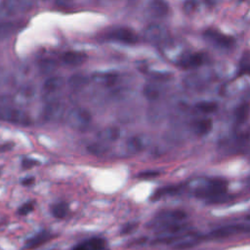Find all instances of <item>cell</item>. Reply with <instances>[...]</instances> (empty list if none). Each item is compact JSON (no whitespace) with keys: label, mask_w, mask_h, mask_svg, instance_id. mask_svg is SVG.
I'll return each mask as SVG.
<instances>
[{"label":"cell","mask_w":250,"mask_h":250,"mask_svg":"<svg viewBox=\"0 0 250 250\" xmlns=\"http://www.w3.org/2000/svg\"><path fill=\"white\" fill-rule=\"evenodd\" d=\"M203 63V56L201 54H189L183 57L180 61V65L186 69H192L200 66Z\"/></svg>","instance_id":"18"},{"label":"cell","mask_w":250,"mask_h":250,"mask_svg":"<svg viewBox=\"0 0 250 250\" xmlns=\"http://www.w3.org/2000/svg\"><path fill=\"white\" fill-rule=\"evenodd\" d=\"M137 228V224L133 223V224H127L126 226L123 227V229H121V233L122 234H128L132 231H134V229Z\"/></svg>","instance_id":"36"},{"label":"cell","mask_w":250,"mask_h":250,"mask_svg":"<svg viewBox=\"0 0 250 250\" xmlns=\"http://www.w3.org/2000/svg\"><path fill=\"white\" fill-rule=\"evenodd\" d=\"M144 95L147 100L154 101L159 98L160 91L156 86H154L152 84H147L144 88Z\"/></svg>","instance_id":"26"},{"label":"cell","mask_w":250,"mask_h":250,"mask_svg":"<svg viewBox=\"0 0 250 250\" xmlns=\"http://www.w3.org/2000/svg\"><path fill=\"white\" fill-rule=\"evenodd\" d=\"M126 150L130 153H138L142 151L145 147V143L141 137L138 136H132L129 139H127L125 143Z\"/></svg>","instance_id":"21"},{"label":"cell","mask_w":250,"mask_h":250,"mask_svg":"<svg viewBox=\"0 0 250 250\" xmlns=\"http://www.w3.org/2000/svg\"><path fill=\"white\" fill-rule=\"evenodd\" d=\"M36 0H2L0 3V17H11L26 13L34 8Z\"/></svg>","instance_id":"4"},{"label":"cell","mask_w":250,"mask_h":250,"mask_svg":"<svg viewBox=\"0 0 250 250\" xmlns=\"http://www.w3.org/2000/svg\"><path fill=\"white\" fill-rule=\"evenodd\" d=\"M21 27L20 21H0V42L17 33Z\"/></svg>","instance_id":"15"},{"label":"cell","mask_w":250,"mask_h":250,"mask_svg":"<svg viewBox=\"0 0 250 250\" xmlns=\"http://www.w3.org/2000/svg\"><path fill=\"white\" fill-rule=\"evenodd\" d=\"M195 108L202 113H213L218 109V104L212 101H201L195 104Z\"/></svg>","instance_id":"23"},{"label":"cell","mask_w":250,"mask_h":250,"mask_svg":"<svg viewBox=\"0 0 250 250\" xmlns=\"http://www.w3.org/2000/svg\"><path fill=\"white\" fill-rule=\"evenodd\" d=\"M159 175V173L157 171H153V170H149V171H144L141 172L138 177L142 178V179H151V178H155Z\"/></svg>","instance_id":"34"},{"label":"cell","mask_w":250,"mask_h":250,"mask_svg":"<svg viewBox=\"0 0 250 250\" xmlns=\"http://www.w3.org/2000/svg\"><path fill=\"white\" fill-rule=\"evenodd\" d=\"M39 164V161L37 159H34V158H28V157H25L21 160V168L24 169V170H28V169H31L32 167L36 166Z\"/></svg>","instance_id":"31"},{"label":"cell","mask_w":250,"mask_h":250,"mask_svg":"<svg viewBox=\"0 0 250 250\" xmlns=\"http://www.w3.org/2000/svg\"><path fill=\"white\" fill-rule=\"evenodd\" d=\"M67 123L75 130L84 131L91 123V114L84 108L75 107L67 114Z\"/></svg>","instance_id":"6"},{"label":"cell","mask_w":250,"mask_h":250,"mask_svg":"<svg viewBox=\"0 0 250 250\" xmlns=\"http://www.w3.org/2000/svg\"><path fill=\"white\" fill-rule=\"evenodd\" d=\"M52 237H53V235L49 231L41 230L26 240V242L24 244V248L28 249V250L37 248V247L41 246L42 244L46 243L47 241H49Z\"/></svg>","instance_id":"14"},{"label":"cell","mask_w":250,"mask_h":250,"mask_svg":"<svg viewBox=\"0 0 250 250\" xmlns=\"http://www.w3.org/2000/svg\"><path fill=\"white\" fill-rule=\"evenodd\" d=\"M69 211L68 204L66 202L61 201L53 204L51 206V214L57 219H63L66 217Z\"/></svg>","instance_id":"22"},{"label":"cell","mask_w":250,"mask_h":250,"mask_svg":"<svg viewBox=\"0 0 250 250\" xmlns=\"http://www.w3.org/2000/svg\"><path fill=\"white\" fill-rule=\"evenodd\" d=\"M63 114V104L58 101L50 102L43 110V119L45 121H56L62 118Z\"/></svg>","instance_id":"11"},{"label":"cell","mask_w":250,"mask_h":250,"mask_svg":"<svg viewBox=\"0 0 250 250\" xmlns=\"http://www.w3.org/2000/svg\"><path fill=\"white\" fill-rule=\"evenodd\" d=\"M196 8V1L195 0H187L184 6V9L186 11V13L190 14L192 13Z\"/></svg>","instance_id":"35"},{"label":"cell","mask_w":250,"mask_h":250,"mask_svg":"<svg viewBox=\"0 0 250 250\" xmlns=\"http://www.w3.org/2000/svg\"><path fill=\"white\" fill-rule=\"evenodd\" d=\"M0 60H1V56H0Z\"/></svg>","instance_id":"39"},{"label":"cell","mask_w":250,"mask_h":250,"mask_svg":"<svg viewBox=\"0 0 250 250\" xmlns=\"http://www.w3.org/2000/svg\"><path fill=\"white\" fill-rule=\"evenodd\" d=\"M183 188V186L180 185H176V186H166V187H162L158 189H156L154 191V193L151 196L152 200H159L162 197L165 196H170V195H175L177 193H179Z\"/></svg>","instance_id":"20"},{"label":"cell","mask_w":250,"mask_h":250,"mask_svg":"<svg viewBox=\"0 0 250 250\" xmlns=\"http://www.w3.org/2000/svg\"><path fill=\"white\" fill-rule=\"evenodd\" d=\"M0 121L21 126H28L31 124L29 115L21 108L17 107L8 97H0Z\"/></svg>","instance_id":"3"},{"label":"cell","mask_w":250,"mask_h":250,"mask_svg":"<svg viewBox=\"0 0 250 250\" xmlns=\"http://www.w3.org/2000/svg\"><path fill=\"white\" fill-rule=\"evenodd\" d=\"M144 36L147 42L160 45L169 39V32L160 24H150L146 28Z\"/></svg>","instance_id":"8"},{"label":"cell","mask_w":250,"mask_h":250,"mask_svg":"<svg viewBox=\"0 0 250 250\" xmlns=\"http://www.w3.org/2000/svg\"><path fill=\"white\" fill-rule=\"evenodd\" d=\"M105 38L109 41H115L126 45H134L139 41V37L134 30L127 27H117L110 30Z\"/></svg>","instance_id":"7"},{"label":"cell","mask_w":250,"mask_h":250,"mask_svg":"<svg viewBox=\"0 0 250 250\" xmlns=\"http://www.w3.org/2000/svg\"><path fill=\"white\" fill-rule=\"evenodd\" d=\"M130 2L134 7H140L154 17H163L168 13V5L165 0H130Z\"/></svg>","instance_id":"5"},{"label":"cell","mask_w":250,"mask_h":250,"mask_svg":"<svg viewBox=\"0 0 250 250\" xmlns=\"http://www.w3.org/2000/svg\"><path fill=\"white\" fill-rule=\"evenodd\" d=\"M11 81V77L6 70L0 68V89L7 87Z\"/></svg>","instance_id":"33"},{"label":"cell","mask_w":250,"mask_h":250,"mask_svg":"<svg viewBox=\"0 0 250 250\" xmlns=\"http://www.w3.org/2000/svg\"><path fill=\"white\" fill-rule=\"evenodd\" d=\"M248 112H249V105L247 103L241 104L235 110L234 118L236 124H242L243 122L246 121L248 117Z\"/></svg>","instance_id":"24"},{"label":"cell","mask_w":250,"mask_h":250,"mask_svg":"<svg viewBox=\"0 0 250 250\" xmlns=\"http://www.w3.org/2000/svg\"><path fill=\"white\" fill-rule=\"evenodd\" d=\"M105 145L102 144L101 142L100 143H97V144H93L92 146H90L88 147L89 151H91L92 153H95V154H101V153H104L105 152L106 150V147L104 146Z\"/></svg>","instance_id":"32"},{"label":"cell","mask_w":250,"mask_h":250,"mask_svg":"<svg viewBox=\"0 0 250 250\" xmlns=\"http://www.w3.org/2000/svg\"><path fill=\"white\" fill-rule=\"evenodd\" d=\"M88 57L83 52H77V51H68L63 54L62 56V62L69 65H81L87 61Z\"/></svg>","instance_id":"16"},{"label":"cell","mask_w":250,"mask_h":250,"mask_svg":"<svg viewBox=\"0 0 250 250\" xmlns=\"http://www.w3.org/2000/svg\"><path fill=\"white\" fill-rule=\"evenodd\" d=\"M204 36L211 43H213L214 45H216L217 47H220V48L229 49V48H231L234 44V39L231 36L225 35V34L221 33L220 31L212 29V28L207 29L204 32Z\"/></svg>","instance_id":"9"},{"label":"cell","mask_w":250,"mask_h":250,"mask_svg":"<svg viewBox=\"0 0 250 250\" xmlns=\"http://www.w3.org/2000/svg\"><path fill=\"white\" fill-rule=\"evenodd\" d=\"M34 209V202L33 201H28L23 203L18 210L19 215L21 216H26L28 215L30 212H32Z\"/></svg>","instance_id":"30"},{"label":"cell","mask_w":250,"mask_h":250,"mask_svg":"<svg viewBox=\"0 0 250 250\" xmlns=\"http://www.w3.org/2000/svg\"><path fill=\"white\" fill-rule=\"evenodd\" d=\"M57 67V62L54 60L51 59H45L40 62L39 63V69L43 74H48L53 72Z\"/></svg>","instance_id":"25"},{"label":"cell","mask_w":250,"mask_h":250,"mask_svg":"<svg viewBox=\"0 0 250 250\" xmlns=\"http://www.w3.org/2000/svg\"><path fill=\"white\" fill-rule=\"evenodd\" d=\"M34 182H35V179L33 177H26L21 180V185L24 187H29V186H32Z\"/></svg>","instance_id":"37"},{"label":"cell","mask_w":250,"mask_h":250,"mask_svg":"<svg viewBox=\"0 0 250 250\" xmlns=\"http://www.w3.org/2000/svg\"><path fill=\"white\" fill-rule=\"evenodd\" d=\"M86 82H87L86 77L81 74H75V75L71 76L69 79V85L75 89H79V88L83 87L86 84Z\"/></svg>","instance_id":"28"},{"label":"cell","mask_w":250,"mask_h":250,"mask_svg":"<svg viewBox=\"0 0 250 250\" xmlns=\"http://www.w3.org/2000/svg\"><path fill=\"white\" fill-rule=\"evenodd\" d=\"M187 218L188 214L180 209L162 210L148 222L147 228L160 234L175 236L188 228Z\"/></svg>","instance_id":"1"},{"label":"cell","mask_w":250,"mask_h":250,"mask_svg":"<svg viewBox=\"0 0 250 250\" xmlns=\"http://www.w3.org/2000/svg\"><path fill=\"white\" fill-rule=\"evenodd\" d=\"M250 60H249V55L248 52H246L241 60H240V63H239V68H238V75H244L246 73H248L249 71V67H250Z\"/></svg>","instance_id":"27"},{"label":"cell","mask_w":250,"mask_h":250,"mask_svg":"<svg viewBox=\"0 0 250 250\" xmlns=\"http://www.w3.org/2000/svg\"><path fill=\"white\" fill-rule=\"evenodd\" d=\"M247 229H248V228L244 227L243 225H227V226H223V227H220V228L212 230L208 234V237H210L212 239L228 238L232 235L243 232Z\"/></svg>","instance_id":"10"},{"label":"cell","mask_w":250,"mask_h":250,"mask_svg":"<svg viewBox=\"0 0 250 250\" xmlns=\"http://www.w3.org/2000/svg\"><path fill=\"white\" fill-rule=\"evenodd\" d=\"M64 85V80L61 76H55L47 79L43 85V92L45 95L49 96L60 91Z\"/></svg>","instance_id":"17"},{"label":"cell","mask_w":250,"mask_h":250,"mask_svg":"<svg viewBox=\"0 0 250 250\" xmlns=\"http://www.w3.org/2000/svg\"><path fill=\"white\" fill-rule=\"evenodd\" d=\"M192 132L198 137H204L208 135L213 128V121L210 118H199L192 120L190 123Z\"/></svg>","instance_id":"13"},{"label":"cell","mask_w":250,"mask_h":250,"mask_svg":"<svg viewBox=\"0 0 250 250\" xmlns=\"http://www.w3.org/2000/svg\"><path fill=\"white\" fill-rule=\"evenodd\" d=\"M228 183L223 179H206L194 188V195L209 204H221L229 198L227 192Z\"/></svg>","instance_id":"2"},{"label":"cell","mask_w":250,"mask_h":250,"mask_svg":"<svg viewBox=\"0 0 250 250\" xmlns=\"http://www.w3.org/2000/svg\"><path fill=\"white\" fill-rule=\"evenodd\" d=\"M13 146H14L13 143H5V144L0 146V151H2V152L3 151H8L13 147Z\"/></svg>","instance_id":"38"},{"label":"cell","mask_w":250,"mask_h":250,"mask_svg":"<svg viewBox=\"0 0 250 250\" xmlns=\"http://www.w3.org/2000/svg\"><path fill=\"white\" fill-rule=\"evenodd\" d=\"M71 250H106V241L103 237H90L76 244Z\"/></svg>","instance_id":"12"},{"label":"cell","mask_w":250,"mask_h":250,"mask_svg":"<svg viewBox=\"0 0 250 250\" xmlns=\"http://www.w3.org/2000/svg\"><path fill=\"white\" fill-rule=\"evenodd\" d=\"M120 137V130L117 127H106L99 132L98 138L101 143H112Z\"/></svg>","instance_id":"19"},{"label":"cell","mask_w":250,"mask_h":250,"mask_svg":"<svg viewBox=\"0 0 250 250\" xmlns=\"http://www.w3.org/2000/svg\"><path fill=\"white\" fill-rule=\"evenodd\" d=\"M96 80L105 85H112L116 80L115 74H101L96 77Z\"/></svg>","instance_id":"29"}]
</instances>
